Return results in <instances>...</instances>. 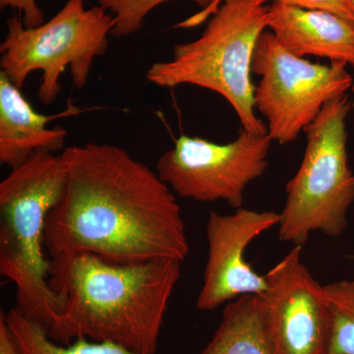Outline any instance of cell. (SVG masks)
I'll use <instances>...</instances> for the list:
<instances>
[{"mask_svg":"<svg viewBox=\"0 0 354 354\" xmlns=\"http://www.w3.org/2000/svg\"><path fill=\"white\" fill-rule=\"evenodd\" d=\"M62 155L66 185L44 232L51 259L76 253L118 264L186 259L181 209L158 174L111 144L67 147Z\"/></svg>","mask_w":354,"mask_h":354,"instance_id":"1","label":"cell"},{"mask_svg":"<svg viewBox=\"0 0 354 354\" xmlns=\"http://www.w3.org/2000/svg\"><path fill=\"white\" fill-rule=\"evenodd\" d=\"M180 274L181 262L172 259L118 264L92 253L51 259L48 283L62 309L46 334L64 346L83 337L156 354Z\"/></svg>","mask_w":354,"mask_h":354,"instance_id":"2","label":"cell"},{"mask_svg":"<svg viewBox=\"0 0 354 354\" xmlns=\"http://www.w3.org/2000/svg\"><path fill=\"white\" fill-rule=\"evenodd\" d=\"M66 181L64 156L41 151L0 183V272L16 286L15 308L46 330L62 311V300L48 283L44 232Z\"/></svg>","mask_w":354,"mask_h":354,"instance_id":"3","label":"cell"},{"mask_svg":"<svg viewBox=\"0 0 354 354\" xmlns=\"http://www.w3.org/2000/svg\"><path fill=\"white\" fill-rule=\"evenodd\" d=\"M266 0H220L199 38L177 44L169 62H156L146 79L162 88L193 85L227 100L241 129L266 134L267 125L256 114L252 82L254 51L268 30Z\"/></svg>","mask_w":354,"mask_h":354,"instance_id":"4","label":"cell"},{"mask_svg":"<svg viewBox=\"0 0 354 354\" xmlns=\"http://www.w3.org/2000/svg\"><path fill=\"white\" fill-rule=\"evenodd\" d=\"M346 95L330 100L304 130L306 148L301 165L286 185L281 213V241L302 246L312 232L341 236L354 203V174L348 165Z\"/></svg>","mask_w":354,"mask_h":354,"instance_id":"5","label":"cell"},{"mask_svg":"<svg viewBox=\"0 0 354 354\" xmlns=\"http://www.w3.org/2000/svg\"><path fill=\"white\" fill-rule=\"evenodd\" d=\"M113 16L101 6L86 9L85 0H67L53 19L27 28L15 13L7 20V36L0 44L1 71L18 88L30 74L41 72L39 102L50 106L62 92L60 77L69 67L74 87L83 88L95 58L109 48Z\"/></svg>","mask_w":354,"mask_h":354,"instance_id":"6","label":"cell"},{"mask_svg":"<svg viewBox=\"0 0 354 354\" xmlns=\"http://www.w3.org/2000/svg\"><path fill=\"white\" fill-rule=\"evenodd\" d=\"M252 71L260 76L254 93L256 111L266 118L270 138L283 145L295 141L324 106L346 95L354 82L348 64H313L297 57L269 30L258 39Z\"/></svg>","mask_w":354,"mask_h":354,"instance_id":"7","label":"cell"},{"mask_svg":"<svg viewBox=\"0 0 354 354\" xmlns=\"http://www.w3.org/2000/svg\"><path fill=\"white\" fill-rule=\"evenodd\" d=\"M272 143L268 133L243 129L227 144L180 135L174 148L158 158L157 174L179 197L242 208L247 186L269 165Z\"/></svg>","mask_w":354,"mask_h":354,"instance_id":"8","label":"cell"},{"mask_svg":"<svg viewBox=\"0 0 354 354\" xmlns=\"http://www.w3.org/2000/svg\"><path fill=\"white\" fill-rule=\"evenodd\" d=\"M295 245L265 274L260 297L268 342L274 354H329L333 316L325 286L313 278Z\"/></svg>","mask_w":354,"mask_h":354,"instance_id":"9","label":"cell"},{"mask_svg":"<svg viewBox=\"0 0 354 354\" xmlns=\"http://www.w3.org/2000/svg\"><path fill=\"white\" fill-rule=\"evenodd\" d=\"M281 221V214L236 209L232 215L209 213L206 225L208 259L196 306L212 311L243 295H262L265 274L256 272L245 259L247 247Z\"/></svg>","mask_w":354,"mask_h":354,"instance_id":"10","label":"cell"},{"mask_svg":"<svg viewBox=\"0 0 354 354\" xmlns=\"http://www.w3.org/2000/svg\"><path fill=\"white\" fill-rule=\"evenodd\" d=\"M267 28L297 57L312 55L354 67V25L339 16L272 2Z\"/></svg>","mask_w":354,"mask_h":354,"instance_id":"11","label":"cell"},{"mask_svg":"<svg viewBox=\"0 0 354 354\" xmlns=\"http://www.w3.org/2000/svg\"><path fill=\"white\" fill-rule=\"evenodd\" d=\"M79 113L80 109L69 102L64 113L53 116L39 113L25 99L21 88L0 71V162L14 169L32 153L64 150L66 130L48 128V123L59 116Z\"/></svg>","mask_w":354,"mask_h":354,"instance_id":"12","label":"cell"},{"mask_svg":"<svg viewBox=\"0 0 354 354\" xmlns=\"http://www.w3.org/2000/svg\"><path fill=\"white\" fill-rule=\"evenodd\" d=\"M200 354H274L265 332L260 297L243 295L228 302L218 329Z\"/></svg>","mask_w":354,"mask_h":354,"instance_id":"13","label":"cell"},{"mask_svg":"<svg viewBox=\"0 0 354 354\" xmlns=\"http://www.w3.org/2000/svg\"><path fill=\"white\" fill-rule=\"evenodd\" d=\"M14 341L22 354H139L113 342L78 339L67 346L53 341L43 326L29 320L14 307L6 314Z\"/></svg>","mask_w":354,"mask_h":354,"instance_id":"14","label":"cell"},{"mask_svg":"<svg viewBox=\"0 0 354 354\" xmlns=\"http://www.w3.org/2000/svg\"><path fill=\"white\" fill-rule=\"evenodd\" d=\"M332 310L329 354H354V279L325 286Z\"/></svg>","mask_w":354,"mask_h":354,"instance_id":"15","label":"cell"},{"mask_svg":"<svg viewBox=\"0 0 354 354\" xmlns=\"http://www.w3.org/2000/svg\"><path fill=\"white\" fill-rule=\"evenodd\" d=\"M97 6L109 11L113 16L114 27L111 36L120 38L139 32L143 27L144 19L153 9L171 0H95ZM204 8L208 14L216 9L220 0H192Z\"/></svg>","mask_w":354,"mask_h":354,"instance_id":"16","label":"cell"},{"mask_svg":"<svg viewBox=\"0 0 354 354\" xmlns=\"http://www.w3.org/2000/svg\"><path fill=\"white\" fill-rule=\"evenodd\" d=\"M276 3L310 9V10L326 11L335 14L354 25V0H266Z\"/></svg>","mask_w":354,"mask_h":354,"instance_id":"17","label":"cell"},{"mask_svg":"<svg viewBox=\"0 0 354 354\" xmlns=\"http://www.w3.org/2000/svg\"><path fill=\"white\" fill-rule=\"evenodd\" d=\"M0 7L2 9L10 7L17 10L27 28L38 27L44 23V12L37 4V0H0Z\"/></svg>","mask_w":354,"mask_h":354,"instance_id":"18","label":"cell"},{"mask_svg":"<svg viewBox=\"0 0 354 354\" xmlns=\"http://www.w3.org/2000/svg\"><path fill=\"white\" fill-rule=\"evenodd\" d=\"M0 354H22L9 330L3 313L0 315Z\"/></svg>","mask_w":354,"mask_h":354,"instance_id":"19","label":"cell"},{"mask_svg":"<svg viewBox=\"0 0 354 354\" xmlns=\"http://www.w3.org/2000/svg\"><path fill=\"white\" fill-rule=\"evenodd\" d=\"M351 91H353V102H351V106H353V109H354V82H353V88H351Z\"/></svg>","mask_w":354,"mask_h":354,"instance_id":"20","label":"cell"}]
</instances>
